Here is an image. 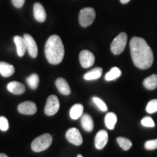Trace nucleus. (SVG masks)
I'll return each mask as SVG.
<instances>
[{"label": "nucleus", "mask_w": 157, "mask_h": 157, "mask_svg": "<svg viewBox=\"0 0 157 157\" xmlns=\"http://www.w3.org/2000/svg\"><path fill=\"white\" fill-rule=\"evenodd\" d=\"M146 111L148 113H154L157 112V99L151 100L148 102L146 106Z\"/></svg>", "instance_id": "obj_25"}, {"label": "nucleus", "mask_w": 157, "mask_h": 157, "mask_svg": "<svg viewBox=\"0 0 157 157\" xmlns=\"http://www.w3.org/2000/svg\"><path fill=\"white\" fill-rule=\"evenodd\" d=\"M127 42V35L126 33H120L113 39L111 44V51L113 54L119 55L124 50Z\"/></svg>", "instance_id": "obj_5"}, {"label": "nucleus", "mask_w": 157, "mask_h": 157, "mask_svg": "<svg viewBox=\"0 0 157 157\" xmlns=\"http://www.w3.org/2000/svg\"><path fill=\"white\" fill-rule=\"evenodd\" d=\"M117 141L119 146L124 151H128L132 146V143L130 140H129L128 138H125V137H119L117 139Z\"/></svg>", "instance_id": "obj_24"}, {"label": "nucleus", "mask_w": 157, "mask_h": 157, "mask_svg": "<svg viewBox=\"0 0 157 157\" xmlns=\"http://www.w3.org/2000/svg\"><path fill=\"white\" fill-rule=\"evenodd\" d=\"M0 157H9V156L5 154H0Z\"/></svg>", "instance_id": "obj_32"}, {"label": "nucleus", "mask_w": 157, "mask_h": 157, "mask_svg": "<svg viewBox=\"0 0 157 157\" xmlns=\"http://www.w3.org/2000/svg\"><path fill=\"white\" fill-rule=\"evenodd\" d=\"M93 101L94 103H95V105L98 107V109L101 110V111H108V107H107L106 104L104 103V102L102 101L101 99H100L99 98L94 97L93 98Z\"/></svg>", "instance_id": "obj_26"}, {"label": "nucleus", "mask_w": 157, "mask_h": 157, "mask_svg": "<svg viewBox=\"0 0 157 157\" xmlns=\"http://www.w3.org/2000/svg\"><path fill=\"white\" fill-rule=\"evenodd\" d=\"M34 16L38 22H44L47 17V13L42 4L36 2L34 5Z\"/></svg>", "instance_id": "obj_12"}, {"label": "nucleus", "mask_w": 157, "mask_h": 157, "mask_svg": "<svg viewBox=\"0 0 157 157\" xmlns=\"http://www.w3.org/2000/svg\"><path fill=\"white\" fill-rule=\"evenodd\" d=\"M66 137L68 141L75 146H81L83 143V138L79 130L75 127L68 129L66 133Z\"/></svg>", "instance_id": "obj_7"}, {"label": "nucleus", "mask_w": 157, "mask_h": 157, "mask_svg": "<svg viewBox=\"0 0 157 157\" xmlns=\"http://www.w3.org/2000/svg\"><path fill=\"white\" fill-rule=\"evenodd\" d=\"M145 148L146 150H155L157 148V139H154V140H151L146 141L145 143Z\"/></svg>", "instance_id": "obj_29"}, {"label": "nucleus", "mask_w": 157, "mask_h": 157, "mask_svg": "<svg viewBox=\"0 0 157 157\" xmlns=\"http://www.w3.org/2000/svg\"><path fill=\"white\" fill-rule=\"evenodd\" d=\"M141 124H142L143 126L146 127H155V123L154 120H153L151 117H146L143 118L142 120H141Z\"/></svg>", "instance_id": "obj_27"}, {"label": "nucleus", "mask_w": 157, "mask_h": 157, "mask_svg": "<svg viewBox=\"0 0 157 157\" xmlns=\"http://www.w3.org/2000/svg\"><path fill=\"white\" fill-rule=\"evenodd\" d=\"M52 143V137L49 133L39 135L31 143V149L34 152H42L47 150Z\"/></svg>", "instance_id": "obj_3"}, {"label": "nucleus", "mask_w": 157, "mask_h": 157, "mask_svg": "<svg viewBox=\"0 0 157 157\" xmlns=\"http://www.w3.org/2000/svg\"><path fill=\"white\" fill-rule=\"evenodd\" d=\"M95 19V11L92 7H85L81 10L78 16L79 24L84 28L90 26Z\"/></svg>", "instance_id": "obj_4"}, {"label": "nucleus", "mask_w": 157, "mask_h": 157, "mask_svg": "<svg viewBox=\"0 0 157 157\" xmlns=\"http://www.w3.org/2000/svg\"><path fill=\"white\" fill-rule=\"evenodd\" d=\"M130 52L135 66L140 69H148L154 63V54L151 48L144 39L134 36L129 42Z\"/></svg>", "instance_id": "obj_1"}, {"label": "nucleus", "mask_w": 157, "mask_h": 157, "mask_svg": "<svg viewBox=\"0 0 157 157\" xmlns=\"http://www.w3.org/2000/svg\"><path fill=\"white\" fill-rule=\"evenodd\" d=\"M104 121L107 128L112 130L114 129L116 124L117 122V117L113 112H109L105 115Z\"/></svg>", "instance_id": "obj_20"}, {"label": "nucleus", "mask_w": 157, "mask_h": 157, "mask_svg": "<svg viewBox=\"0 0 157 157\" xmlns=\"http://www.w3.org/2000/svg\"><path fill=\"white\" fill-rule=\"evenodd\" d=\"M7 89L10 93L14 94V95H22L25 91V86L18 82H10L7 84Z\"/></svg>", "instance_id": "obj_13"}, {"label": "nucleus", "mask_w": 157, "mask_h": 157, "mask_svg": "<svg viewBox=\"0 0 157 157\" xmlns=\"http://www.w3.org/2000/svg\"><path fill=\"white\" fill-rule=\"evenodd\" d=\"M25 41V44H26V48L28 51L29 54L30 55L31 58H35L38 56V47L36 43V41L33 38L31 35L25 34L23 36Z\"/></svg>", "instance_id": "obj_9"}, {"label": "nucleus", "mask_w": 157, "mask_h": 157, "mask_svg": "<svg viewBox=\"0 0 157 157\" xmlns=\"http://www.w3.org/2000/svg\"><path fill=\"white\" fill-rule=\"evenodd\" d=\"M57 89L62 95H68L71 94V88L68 83L63 78H58L56 81Z\"/></svg>", "instance_id": "obj_15"}, {"label": "nucleus", "mask_w": 157, "mask_h": 157, "mask_svg": "<svg viewBox=\"0 0 157 157\" xmlns=\"http://www.w3.org/2000/svg\"><path fill=\"white\" fill-rule=\"evenodd\" d=\"M81 117V125L83 129L87 132H92L94 129V122L91 116L87 113H84L82 114Z\"/></svg>", "instance_id": "obj_16"}, {"label": "nucleus", "mask_w": 157, "mask_h": 157, "mask_svg": "<svg viewBox=\"0 0 157 157\" xmlns=\"http://www.w3.org/2000/svg\"><path fill=\"white\" fill-rule=\"evenodd\" d=\"M143 85L146 89L152 90L157 87V74H152L143 80Z\"/></svg>", "instance_id": "obj_21"}, {"label": "nucleus", "mask_w": 157, "mask_h": 157, "mask_svg": "<svg viewBox=\"0 0 157 157\" xmlns=\"http://www.w3.org/2000/svg\"><path fill=\"white\" fill-rule=\"evenodd\" d=\"M60 109V102L57 96L51 95L48 97L44 107V113L47 116H53Z\"/></svg>", "instance_id": "obj_6"}, {"label": "nucleus", "mask_w": 157, "mask_h": 157, "mask_svg": "<svg viewBox=\"0 0 157 157\" xmlns=\"http://www.w3.org/2000/svg\"><path fill=\"white\" fill-rule=\"evenodd\" d=\"M44 52L47 60L50 64L60 63L65 55L64 46L60 37L58 35H52L49 37L45 44Z\"/></svg>", "instance_id": "obj_2"}, {"label": "nucleus", "mask_w": 157, "mask_h": 157, "mask_svg": "<svg viewBox=\"0 0 157 157\" xmlns=\"http://www.w3.org/2000/svg\"><path fill=\"white\" fill-rule=\"evenodd\" d=\"M17 111L20 113H22V114L33 115L36 113L37 107L34 102L25 101L17 106Z\"/></svg>", "instance_id": "obj_10"}, {"label": "nucleus", "mask_w": 157, "mask_h": 157, "mask_svg": "<svg viewBox=\"0 0 157 157\" xmlns=\"http://www.w3.org/2000/svg\"><path fill=\"white\" fill-rule=\"evenodd\" d=\"M15 73V68L13 65L6 62H0V74L4 77H9Z\"/></svg>", "instance_id": "obj_17"}, {"label": "nucleus", "mask_w": 157, "mask_h": 157, "mask_svg": "<svg viewBox=\"0 0 157 157\" xmlns=\"http://www.w3.org/2000/svg\"><path fill=\"white\" fill-rule=\"evenodd\" d=\"M83 111H84V106L80 103H77L71 107V109H70V117L72 119L76 120L78 119V118H80L83 114Z\"/></svg>", "instance_id": "obj_19"}, {"label": "nucleus", "mask_w": 157, "mask_h": 157, "mask_svg": "<svg viewBox=\"0 0 157 157\" xmlns=\"http://www.w3.org/2000/svg\"><path fill=\"white\" fill-rule=\"evenodd\" d=\"M14 42L16 46L17 54L19 57L24 56V55L26 52V44H25V41L23 37L20 36H15L14 37Z\"/></svg>", "instance_id": "obj_14"}, {"label": "nucleus", "mask_w": 157, "mask_h": 157, "mask_svg": "<svg viewBox=\"0 0 157 157\" xmlns=\"http://www.w3.org/2000/svg\"><path fill=\"white\" fill-rule=\"evenodd\" d=\"M109 140V135L107 131L101 129L95 135V146L98 150H101L106 146Z\"/></svg>", "instance_id": "obj_11"}, {"label": "nucleus", "mask_w": 157, "mask_h": 157, "mask_svg": "<svg viewBox=\"0 0 157 157\" xmlns=\"http://www.w3.org/2000/svg\"><path fill=\"white\" fill-rule=\"evenodd\" d=\"M103 74V68L101 67H96L93 69L89 71L84 76V78L87 81L90 80H95L99 78Z\"/></svg>", "instance_id": "obj_18"}, {"label": "nucleus", "mask_w": 157, "mask_h": 157, "mask_svg": "<svg viewBox=\"0 0 157 157\" xmlns=\"http://www.w3.org/2000/svg\"><path fill=\"white\" fill-rule=\"evenodd\" d=\"M9 129V122L7 119L5 117H0V129L3 132H6Z\"/></svg>", "instance_id": "obj_28"}, {"label": "nucleus", "mask_w": 157, "mask_h": 157, "mask_svg": "<svg viewBox=\"0 0 157 157\" xmlns=\"http://www.w3.org/2000/svg\"><path fill=\"white\" fill-rule=\"evenodd\" d=\"M121 75V71L118 67H113L108 73L105 75V81H113L117 79Z\"/></svg>", "instance_id": "obj_22"}, {"label": "nucleus", "mask_w": 157, "mask_h": 157, "mask_svg": "<svg viewBox=\"0 0 157 157\" xmlns=\"http://www.w3.org/2000/svg\"><path fill=\"white\" fill-rule=\"evenodd\" d=\"M26 82L29 87L32 90H36L39 86V77L36 74H33L26 78Z\"/></svg>", "instance_id": "obj_23"}, {"label": "nucleus", "mask_w": 157, "mask_h": 157, "mask_svg": "<svg viewBox=\"0 0 157 157\" xmlns=\"http://www.w3.org/2000/svg\"><path fill=\"white\" fill-rule=\"evenodd\" d=\"M77 157H83V156H82V155H81V154H78Z\"/></svg>", "instance_id": "obj_33"}, {"label": "nucleus", "mask_w": 157, "mask_h": 157, "mask_svg": "<svg viewBox=\"0 0 157 157\" xmlns=\"http://www.w3.org/2000/svg\"><path fill=\"white\" fill-rule=\"evenodd\" d=\"M25 0H12L13 5L16 8H21L24 5Z\"/></svg>", "instance_id": "obj_30"}, {"label": "nucleus", "mask_w": 157, "mask_h": 157, "mask_svg": "<svg viewBox=\"0 0 157 157\" xmlns=\"http://www.w3.org/2000/svg\"><path fill=\"white\" fill-rule=\"evenodd\" d=\"M129 1H130V0H120L121 3L124 4V5H125V4H127L128 2H129Z\"/></svg>", "instance_id": "obj_31"}, {"label": "nucleus", "mask_w": 157, "mask_h": 157, "mask_svg": "<svg viewBox=\"0 0 157 157\" xmlns=\"http://www.w3.org/2000/svg\"><path fill=\"white\" fill-rule=\"evenodd\" d=\"M95 56L89 50H82L79 54V61L84 68L92 67L95 63Z\"/></svg>", "instance_id": "obj_8"}]
</instances>
